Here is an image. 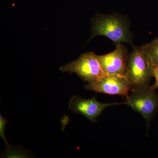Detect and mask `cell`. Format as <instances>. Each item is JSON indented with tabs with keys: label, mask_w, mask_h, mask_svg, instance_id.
<instances>
[{
	"label": "cell",
	"mask_w": 158,
	"mask_h": 158,
	"mask_svg": "<svg viewBox=\"0 0 158 158\" xmlns=\"http://www.w3.org/2000/svg\"><path fill=\"white\" fill-rule=\"evenodd\" d=\"M128 24L124 18L115 15H99L94 19L91 38L103 36L112 40L116 45L126 42L132 44Z\"/></svg>",
	"instance_id": "1"
},
{
	"label": "cell",
	"mask_w": 158,
	"mask_h": 158,
	"mask_svg": "<svg viewBox=\"0 0 158 158\" xmlns=\"http://www.w3.org/2000/svg\"><path fill=\"white\" fill-rule=\"evenodd\" d=\"M153 64L142 47H134L128 55L126 77L132 89L149 86L152 76Z\"/></svg>",
	"instance_id": "2"
},
{
	"label": "cell",
	"mask_w": 158,
	"mask_h": 158,
	"mask_svg": "<svg viewBox=\"0 0 158 158\" xmlns=\"http://www.w3.org/2000/svg\"><path fill=\"white\" fill-rule=\"evenodd\" d=\"M60 69L63 72L76 73L88 83L107 75L102 68L97 55L91 52L82 54L78 59L62 66Z\"/></svg>",
	"instance_id": "3"
},
{
	"label": "cell",
	"mask_w": 158,
	"mask_h": 158,
	"mask_svg": "<svg viewBox=\"0 0 158 158\" xmlns=\"http://www.w3.org/2000/svg\"><path fill=\"white\" fill-rule=\"evenodd\" d=\"M126 98V104L140 113L148 124L158 108V95L155 90L150 86L132 89Z\"/></svg>",
	"instance_id": "4"
},
{
	"label": "cell",
	"mask_w": 158,
	"mask_h": 158,
	"mask_svg": "<svg viewBox=\"0 0 158 158\" xmlns=\"http://www.w3.org/2000/svg\"><path fill=\"white\" fill-rule=\"evenodd\" d=\"M86 90L110 95H119L127 97L131 90L126 76L107 75L104 77L85 85Z\"/></svg>",
	"instance_id": "5"
},
{
	"label": "cell",
	"mask_w": 158,
	"mask_h": 158,
	"mask_svg": "<svg viewBox=\"0 0 158 158\" xmlns=\"http://www.w3.org/2000/svg\"><path fill=\"white\" fill-rule=\"evenodd\" d=\"M127 49L122 44L110 53L97 56L102 68L107 75H119L126 76L128 58Z\"/></svg>",
	"instance_id": "6"
},
{
	"label": "cell",
	"mask_w": 158,
	"mask_h": 158,
	"mask_svg": "<svg viewBox=\"0 0 158 158\" xmlns=\"http://www.w3.org/2000/svg\"><path fill=\"white\" fill-rule=\"evenodd\" d=\"M122 103L126 104V102ZM120 104L121 103H104L98 101L95 97L85 99L78 95H74L69 101V107L74 113L83 115L90 121L94 123L106 108Z\"/></svg>",
	"instance_id": "7"
},
{
	"label": "cell",
	"mask_w": 158,
	"mask_h": 158,
	"mask_svg": "<svg viewBox=\"0 0 158 158\" xmlns=\"http://www.w3.org/2000/svg\"><path fill=\"white\" fill-rule=\"evenodd\" d=\"M142 47L149 56L153 65L158 64V37Z\"/></svg>",
	"instance_id": "8"
},
{
	"label": "cell",
	"mask_w": 158,
	"mask_h": 158,
	"mask_svg": "<svg viewBox=\"0 0 158 158\" xmlns=\"http://www.w3.org/2000/svg\"><path fill=\"white\" fill-rule=\"evenodd\" d=\"M8 121L6 118H4L2 115H0V136L5 141L6 146L9 148H10L11 146L6 140L5 133L6 131V127Z\"/></svg>",
	"instance_id": "9"
},
{
	"label": "cell",
	"mask_w": 158,
	"mask_h": 158,
	"mask_svg": "<svg viewBox=\"0 0 158 158\" xmlns=\"http://www.w3.org/2000/svg\"><path fill=\"white\" fill-rule=\"evenodd\" d=\"M152 76L155 79V82L153 85L151 86V87L156 90L158 89V64L154 65L153 66Z\"/></svg>",
	"instance_id": "10"
}]
</instances>
